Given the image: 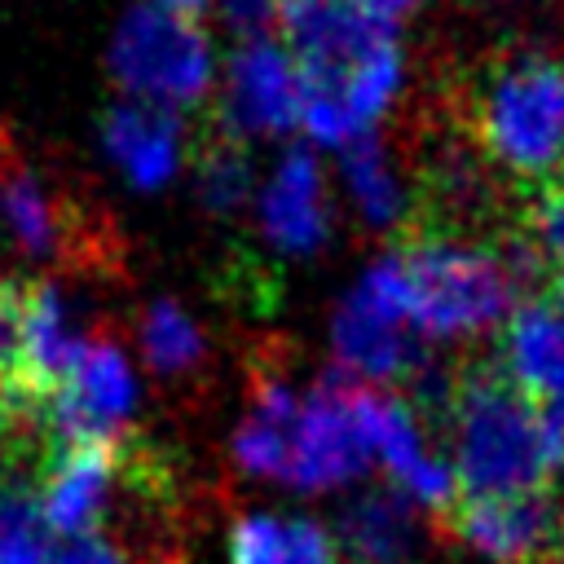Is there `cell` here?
I'll use <instances>...</instances> for the list:
<instances>
[{
    "mask_svg": "<svg viewBox=\"0 0 564 564\" xmlns=\"http://www.w3.org/2000/svg\"><path fill=\"white\" fill-rule=\"evenodd\" d=\"M137 339H141V357L159 370V375H189L203 366L207 357V339H203V326L194 322V313L176 300H150L145 313H141V326H137Z\"/></svg>",
    "mask_w": 564,
    "mask_h": 564,
    "instance_id": "7402d4cb",
    "label": "cell"
},
{
    "mask_svg": "<svg viewBox=\"0 0 564 564\" xmlns=\"http://www.w3.org/2000/svg\"><path fill=\"white\" fill-rule=\"evenodd\" d=\"M53 445H123L137 414V370L115 339H88L75 366L35 401Z\"/></svg>",
    "mask_w": 564,
    "mask_h": 564,
    "instance_id": "52a82bcc",
    "label": "cell"
},
{
    "mask_svg": "<svg viewBox=\"0 0 564 564\" xmlns=\"http://www.w3.org/2000/svg\"><path fill=\"white\" fill-rule=\"evenodd\" d=\"M555 502L538 494H498V498H458L445 511V533L494 564H538L555 538Z\"/></svg>",
    "mask_w": 564,
    "mask_h": 564,
    "instance_id": "4fadbf2b",
    "label": "cell"
},
{
    "mask_svg": "<svg viewBox=\"0 0 564 564\" xmlns=\"http://www.w3.org/2000/svg\"><path fill=\"white\" fill-rule=\"evenodd\" d=\"M0 238L26 260H62L70 251V207L26 163L0 150Z\"/></svg>",
    "mask_w": 564,
    "mask_h": 564,
    "instance_id": "2e32d148",
    "label": "cell"
},
{
    "mask_svg": "<svg viewBox=\"0 0 564 564\" xmlns=\"http://www.w3.org/2000/svg\"><path fill=\"white\" fill-rule=\"evenodd\" d=\"M524 229H529V251L555 273H564V176L542 185V194L529 203Z\"/></svg>",
    "mask_w": 564,
    "mask_h": 564,
    "instance_id": "484cf974",
    "label": "cell"
},
{
    "mask_svg": "<svg viewBox=\"0 0 564 564\" xmlns=\"http://www.w3.org/2000/svg\"><path fill=\"white\" fill-rule=\"evenodd\" d=\"M304 79L295 53L273 40H238L220 70V128L229 141H273L300 128Z\"/></svg>",
    "mask_w": 564,
    "mask_h": 564,
    "instance_id": "9c48e42d",
    "label": "cell"
},
{
    "mask_svg": "<svg viewBox=\"0 0 564 564\" xmlns=\"http://www.w3.org/2000/svg\"><path fill=\"white\" fill-rule=\"evenodd\" d=\"M441 414L463 498L538 494L564 471V414L533 405L494 366L458 375Z\"/></svg>",
    "mask_w": 564,
    "mask_h": 564,
    "instance_id": "7a4b0ae2",
    "label": "cell"
},
{
    "mask_svg": "<svg viewBox=\"0 0 564 564\" xmlns=\"http://www.w3.org/2000/svg\"><path fill=\"white\" fill-rule=\"evenodd\" d=\"M93 335L75 326V304L57 282L26 286V335H22V397L40 401L75 366Z\"/></svg>",
    "mask_w": 564,
    "mask_h": 564,
    "instance_id": "ac0fdd59",
    "label": "cell"
},
{
    "mask_svg": "<svg viewBox=\"0 0 564 564\" xmlns=\"http://www.w3.org/2000/svg\"><path fill=\"white\" fill-rule=\"evenodd\" d=\"M560 300H564V295H560Z\"/></svg>",
    "mask_w": 564,
    "mask_h": 564,
    "instance_id": "d6a6232c",
    "label": "cell"
},
{
    "mask_svg": "<svg viewBox=\"0 0 564 564\" xmlns=\"http://www.w3.org/2000/svg\"><path fill=\"white\" fill-rule=\"evenodd\" d=\"M498 375L533 405L564 414V300H524L507 317Z\"/></svg>",
    "mask_w": 564,
    "mask_h": 564,
    "instance_id": "9a60e30c",
    "label": "cell"
},
{
    "mask_svg": "<svg viewBox=\"0 0 564 564\" xmlns=\"http://www.w3.org/2000/svg\"><path fill=\"white\" fill-rule=\"evenodd\" d=\"M366 427H370V449L375 463L388 471V489H397L410 507L445 516L458 502V480L454 463L441 458L423 427V410L405 397L366 388Z\"/></svg>",
    "mask_w": 564,
    "mask_h": 564,
    "instance_id": "30bf717a",
    "label": "cell"
},
{
    "mask_svg": "<svg viewBox=\"0 0 564 564\" xmlns=\"http://www.w3.org/2000/svg\"><path fill=\"white\" fill-rule=\"evenodd\" d=\"M538 564H564V516H560V524H555V538H551V546H546V555H542Z\"/></svg>",
    "mask_w": 564,
    "mask_h": 564,
    "instance_id": "1f68e13d",
    "label": "cell"
},
{
    "mask_svg": "<svg viewBox=\"0 0 564 564\" xmlns=\"http://www.w3.org/2000/svg\"><path fill=\"white\" fill-rule=\"evenodd\" d=\"M423 335L410 317L401 260H370L330 313V352L348 383H414L427 370Z\"/></svg>",
    "mask_w": 564,
    "mask_h": 564,
    "instance_id": "5b68a950",
    "label": "cell"
},
{
    "mask_svg": "<svg viewBox=\"0 0 564 564\" xmlns=\"http://www.w3.org/2000/svg\"><path fill=\"white\" fill-rule=\"evenodd\" d=\"M53 449L40 414H35V401L18 397V392H0V489L22 480V463L26 458H44Z\"/></svg>",
    "mask_w": 564,
    "mask_h": 564,
    "instance_id": "d4e9b609",
    "label": "cell"
},
{
    "mask_svg": "<svg viewBox=\"0 0 564 564\" xmlns=\"http://www.w3.org/2000/svg\"><path fill=\"white\" fill-rule=\"evenodd\" d=\"M229 564H339V546L317 520L256 511L234 520Z\"/></svg>",
    "mask_w": 564,
    "mask_h": 564,
    "instance_id": "44dd1931",
    "label": "cell"
},
{
    "mask_svg": "<svg viewBox=\"0 0 564 564\" xmlns=\"http://www.w3.org/2000/svg\"><path fill=\"white\" fill-rule=\"evenodd\" d=\"M119 480H128V445H53L35 471V511L53 538L101 533Z\"/></svg>",
    "mask_w": 564,
    "mask_h": 564,
    "instance_id": "8fae6325",
    "label": "cell"
},
{
    "mask_svg": "<svg viewBox=\"0 0 564 564\" xmlns=\"http://www.w3.org/2000/svg\"><path fill=\"white\" fill-rule=\"evenodd\" d=\"M216 48L198 18L159 4H132L110 35V75L128 101L189 110L216 88Z\"/></svg>",
    "mask_w": 564,
    "mask_h": 564,
    "instance_id": "8992f818",
    "label": "cell"
},
{
    "mask_svg": "<svg viewBox=\"0 0 564 564\" xmlns=\"http://www.w3.org/2000/svg\"><path fill=\"white\" fill-rule=\"evenodd\" d=\"M339 189L361 225L370 229H401L414 212V189L401 167V159L379 141L361 137L339 150Z\"/></svg>",
    "mask_w": 564,
    "mask_h": 564,
    "instance_id": "d6986e66",
    "label": "cell"
},
{
    "mask_svg": "<svg viewBox=\"0 0 564 564\" xmlns=\"http://www.w3.org/2000/svg\"><path fill=\"white\" fill-rule=\"evenodd\" d=\"M471 132L516 181L564 176V62L551 53L494 62L471 97Z\"/></svg>",
    "mask_w": 564,
    "mask_h": 564,
    "instance_id": "277c9868",
    "label": "cell"
},
{
    "mask_svg": "<svg viewBox=\"0 0 564 564\" xmlns=\"http://www.w3.org/2000/svg\"><path fill=\"white\" fill-rule=\"evenodd\" d=\"M150 4H159V9H167V13H181V18H198L207 4H216V0H150Z\"/></svg>",
    "mask_w": 564,
    "mask_h": 564,
    "instance_id": "4dcf8cb0",
    "label": "cell"
},
{
    "mask_svg": "<svg viewBox=\"0 0 564 564\" xmlns=\"http://www.w3.org/2000/svg\"><path fill=\"white\" fill-rule=\"evenodd\" d=\"M251 207H256L260 238L273 251L295 256V260L317 256L335 229V203H330L326 172H322L317 154L304 145H291L278 154V163L260 181Z\"/></svg>",
    "mask_w": 564,
    "mask_h": 564,
    "instance_id": "7c38bea8",
    "label": "cell"
},
{
    "mask_svg": "<svg viewBox=\"0 0 564 564\" xmlns=\"http://www.w3.org/2000/svg\"><path fill=\"white\" fill-rule=\"evenodd\" d=\"M0 564H53V533L22 480L0 489Z\"/></svg>",
    "mask_w": 564,
    "mask_h": 564,
    "instance_id": "cb8c5ba5",
    "label": "cell"
},
{
    "mask_svg": "<svg viewBox=\"0 0 564 564\" xmlns=\"http://www.w3.org/2000/svg\"><path fill=\"white\" fill-rule=\"evenodd\" d=\"M216 13L238 40H256L278 22V0H216Z\"/></svg>",
    "mask_w": 564,
    "mask_h": 564,
    "instance_id": "83f0119b",
    "label": "cell"
},
{
    "mask_svg": "<svg viewBox=\"0 0 564 564\" xmlns=\"http://www.w3.org/2000/svg\"><path fill=\"white\" fill-rule=\"evenodd\" d=\"M53 564H128V560L106 533H84V538H53Z\"/></svg>",
    "mask_w": 564,
    "mask_h": 564,
    "instance_id": "f1b7e54d",
    "label": "cell"
},
{
    "mask_svg": "<svg viewBox=\"0 0 564 564\" xmlns=\"http://www.w3.org/2000/svg\"><path fill=\"white\" fill-rule=\"evenodd\" d=\"M300 401H304V392H295L291 379H282V375H260L251 383V401H247V410L234 427V441H229L234 463L247 476L286 485Z\"/></svg>",
    "mask_w": 564,
    "mask_h": 564,
    "instance_id": "e0dca14e",
    "label": "cell"
},
{
    "mask_svg": "<svg viewBox=\"0 0 564 564\" xmlns=\"http://www.w3.org/2000/svg\"><path fill=\"white\" fill-rule=\"evenodd\" d=\"M410 317L423 339L458 344L507 326L520 308L529 251L471 238L467 229H427L401 251Z\"/></svg>",
    "mask_w": 564,
    "mask_h": 564,
    "instance_id": "3957f363",
    "label": "cell"
},
{
    "mask_svg": "<svg viewBox=\"0 0 564 564\" xmlns=\"http://www.w3.org/2000/svg\"><path fill=\"white\" fill-rule=\"evenodd\" d=\"M22 335H26V286L0 273V392L22 397Z\"/></svg>",
    "mask_w": 564,
    "mask_h": 564,
    "instance_id": "4316f807",
    "label": "cell"
},
{
    "mask_svg": "<svg viewBox=\"0 0 564 564\" xmlns=\"http://www.w3.org/2000/svg\"><path fill=\"white\" fill-rule=\"evenodd\" d=\"M419 542V507L397 489H370L344 502L339 546L352 564H401Z\"/></svg>",
    "mask_w": 564,
    "mask_h": 564,
    "instance_id": "ffe728a7",
    "label": "cell"
},
{
    "mask_svg": "<svg viewBox=\"0 0 564 564\" xmlns=\"http://www.w3.org/2000/svg\"><path fill=\"white\" fill-rule=\"evenodd\" d=\"M194 189H198V203L212 212V216H234L242 207L256 203V167H251V154L220 137L203 150L198 167H194Z\"/></svg>",
    "mask_w": 564,
    "mask_h": 564,
    "instance_id": "603a6c76",
    "label": "cell"
},
{
    "mask_svg": "<svg viewBox=\"0 0 564 564\" xmlns=\"http://www.w3.org/2000/svg\"><path fill=\"white\" fill-rule=\"evenodd\" d=\"M278 26L300 62V128L326 150L375 137L405 84L397 26L361 0H278Z\"/></svg>",
    "mask_w": 564,
    "mask_h": 564,
    "instance_id": "6da1fadb",
    "label": "cell"
},
{
    "mask_svg": "<svg viewBox=\"0 0 564 564\" xmlns=\"http://www.w3.org/2000/svg\"><path fill=\"white\" fill-rule=\"evenodd\" d=\"M101 150L132 189L154 194L185 167V123L176 110L123 97L101 119Z\"/></svg>",
    "mask_w": 564,
    "mask_h": 564,
    "instance_id": "5bb4252c",
    "label": "cell"
},
{
    "mask_svg": "<svg viewBox=\"0 0 564 564\" xmlns=\"http://www.w3.org/2000/svg\"><path fill=\"white\" fill-rule=\"evenodd\" d=\"M375 463L366 427V388L348 379H322L300 401L295 445L286 485L300 494H322L352 485Z\"/></svg>",
    "mask_w": 564,
    "mask_h": 564,
    "instance_id": "ba28073f",
    "label": "cell"
},
{
    "mask_svg": "<svg viewBox=\"0 0 564 564\" xmlns=\"http://www.w3.org/2000/svg\"><path fill=\"white\" fill-rule=\"evenodd\" d=\"M361 4H366V9L375 13V18L392 22V26H397V22H401V18L410 13V9H419V0H361Z\"/></svg>",
    "mask_w": 564,
    "mask_h": 564,
    "instance_id": "f546056e",
    "label": "cell"
}]
</instances>
